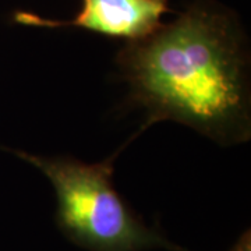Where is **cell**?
<instances>
[{"label": "cell", "instance_id": "4", "mask_svg": "<svg viewBox=\"0 0 251 251\" xmlns=\"http://www.w3.org/2000/svg\"><path fill=\"white\" fill-rule=\"evenodd\" d=\"M230 251H250V232L243 234Z\"/></svg>", "mask_w": 251, "mask_h": 251}, {"label": "cell", "instance_id": "1", "mask_svg": "<svg viewBox=\"0 0 251 251\" xmlns=\"http://www.w3.org/2000/svg\"><path fill=\"white\" fill-rule=\"evenodd\" d=\"M150 123L173 120L222 145L251 137L249 56L224 6L196 0L169 24L128 42L116 59Z\"/></svg>", "mask_w": 251, "mask_h": 251}, {"label": "cell", "instance_id": "3", "mask_svg": "<svg viewBox=\"0 0 251 251\" xmlns=\"http://www.w3.org/2000/svg\"><path fill=\"white\" fill-rule=\"evenodd\" d=\"M169 10V0H82L80 11L67 21L25 11L17 13L16 20L32 27H75L134 42L161 27L162 17Z\"/></svg>", "mask_w": 251, "mask_h": 251}, {"label": "cell", "instance_id": "2", "mask_svg": "<svg viewBox=\"0 0 251 251\" xmlns=\"http://www.w3.org/2000/svg\"><path fill=\"white\" fill-rule=\"evenodd\" d=\"M49 179L56 194V224L63 234L90 251H187L148 227L113 186V161L97 163L70 156L13 151Z\"/></svg>", "mask_w": 251, "mask_h": 251}]
</instances>
